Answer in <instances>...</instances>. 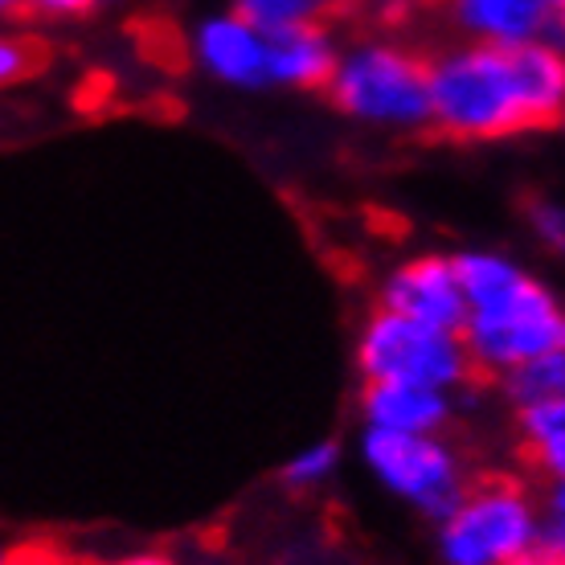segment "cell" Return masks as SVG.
I'll return each mask as SVG.
<instances>
[{"instance_id":"cell-5","label":"cell","mask_w":565,"mask_h":565,"mask_svg":"<svg viewBox=\"0 0 565 565\" xmlns=\"http://www.w3.org/2000/svg\"><path fill=\"white\" fill-rule=\"evenodd\" d=\"M356 369L365 382H411L430 390H463L471 382V353L459 332L377 308L356 337Z\"/></svg>"},{"instance_id":"cell-18","label":"cell","mask_w":565,"mask_h":565,"mask_svg":"<svg viewBox=\"0 0 565 565\" xmlns=\"http://www.w3.org/2000/svg\"><path fill=\"white\" fill-rule=\"evenodd\" d=\"M103 0H17V13L42 17V21H71L95 13Z\"/></svg>"},{"instance_id":"cell-21","label":"cell","mask_w":565,"mask_h":565,"mask_svg":"<svg viewBox=\"0 0 565 565\" xmlns=\"http://www.w3.org/2000/svg\"><path fill=\"white\" fill-rule=\"evenodd\" d=\"M414 0H369V9L373 17H382V21H402V17L411 13Z\"/></svg>"},{"instance_id":"cell-3","label":"cell","mask_w":565,"mask_h":565,"mask_svg":"<svg viewBox=\"0 0 565 565\" xmlns=\"http://www.w3.org/2000/svg\"><path fill=\"white\" fill-rule=\"evenodd\" d=\"M328 95L365 128L418 131L430 124V62L390 38H369L340 50Z\"/></svg>"},{"instance_id":"cell-27","label":"cell","mask_w":565,"mask_h":565,"mask_svg":"<svg viewBox=\"0 0 565 565\" xmlns=\"http://www.w3.org/2000/svg\"><path fill=\"white\" fill-rule=\"evenodd\" d=\"M562 119H565V107H562Z\"/></svg>"},{"instance_id":"cell-25","label":"cell","mask_w":565,"mask_h":565,"mask_svg":"<svg viewBox=\"0 0 565 565\" xmlns=\"http://www.w3.org/2000/svg\"><path fill=\"white\" fill-rule=\"evenodd\" d=\"M4 13H17V0H0V17Z\"/></svg>"},{"instance_id":"cell-15","label":"cell","mask_w":565,"mask_h":565,"mask_svg":"<svg viewBox=\"0 0 565 565\" xmlns=\"http://www.w3.org/2000/svg\"><path fill=\"white\" fill-rule=\"evenodd\" d=\"M337 471H340V443L337 438H320V443L299 447V451L282 463V483L296 488V492H316V488H324Z\"/></svg>"},{"instance_id":"cell-20","label":"cell","mask_w":565,"mask_h":565,"mask_svg":"<svg viewBox=\"0 0 565 565\" xmlns=\"http://www.w3.org/2000/svg\"><path fill=\"white\" fill-rule=\"evenodd\" d=\"M512 565H565V553L553 550L550 541H537V545H529Z\"/></svg>"},{"instance_id":"cell-16","label":"cell","mask_w":565,"mask_h":565,"mask_svg":"<svg viewBox=\"0 0 565 565\" xmlns=\"http://www.w3.org/2000/svg\"><path fill=\"white\" fill-rule=\"evenodd\" d=\"M42 42L29 38V33H17V29H0V90L25 83L29 74L42 66Z\"/></svg>"},{"instance_id":"cell-23","label":"cell","mask_w":565,"mask_h":565,"mask_svg":"<svg viewBox=\"0 0 565 565\" xmlns=\"http://www.w3.org/2000/svg\"><path fill=\"white\" fill-rule=\"evenodd\" d=\"M17 565H66V562H57V557H45V553H17Z\"/></svg>"},{"instance_id":"cell-17","label":"cell","mask_w":565,"mask_h":565,"mask_svg":"<svg viewBox=\"0 0 565 565\" xmlns=\"http://www.w3.org/2000/svg\"><path fill=\"white\" fill-rule=\"evenodd\" d=\"M529 226H533V234H537L550 250H557V255L565 258V205H557V201H537V205L529 210Z\"/></svg>"},{"instance_id":"cell-10","label":"cell","mask_w":565,"mask_h":565,"mask_svg":"<svg viewBox=\"0 0 565 565\" xmlns=\"http://www.w3.org/2000/svg\"><path fill=\"white\" fill-rule=\"evenodd\" d=\"M365 426L397 435H443L455 414V394L411 382H369L361 397Z\"/></svg>"},{"instance_id":"cell-2","label":"cell","mask_w":565,"mask_h":565,"mask_svg":"<svg viewBox=\"0 0 565 565\" xmlns=\"http://www.w3.org/2000/svg\"><path fill=\"white\" fill-rule=\"evenodd\" d=\"M463 282L467 320L459 328L471 365L504 377L533 356L565 349V303L516 258L500 250L455 255Z\"/></svg>"},{"instance_id":"cell-19","label":"cell","mask_w":565,"mask_h":565,"mask_svg":"<svg viewBox=\"0 0 565 565\" xmlns=\"http://www.w3.org/2000/svg\"><path fill=\"white\" fill-rule=\"evenodd\" d=\"M541 541L565 553V480L553 483L545 504H541Z\"/></svg>"},{"instance_id":"cell-4","label":"cell","mask_w":565,"mask_h":565,"mask_svg":"<svg viewBox=\"0 0 565 565\" xmlns=\"http://www.w3.org/2000/svg\"><path fill=\"white\" fill-rule=\"evenodd\" d=\"M541 541L537 500L512 480L467 488L447 516H438L443 565H512Z\"/></svg>"},{"instance_id":"cell-8","label":"cell","mask_w":565,"mask_h":565,"mask_svg":"<svg viewBox=\"0 0 565 565\" xmlns=\"http://www.w3.org/2000/svg\"><path fill=\"white\" fill-rule=\"evenodd\" d=\"M189 50L201 74L213 83L234 86V90L267 86V33L234 9L205 17L189 38Z\"/></svg>"},{"instance_id":"cell-11","label":"cell","mask_w":565,"mask_h":565,"mask_svg":"<svg viewBox=\"0 0 565 565\" xmlns=\"http://www.w3.org/2000/svg\"><path fill=\"white\" fill-rule=\"evenodd\" d=\"M337 57L340 50L324 21L267 33V86H291V90L328 86Z\"/></svg>"},{"instance_id":"cell-13","label":"cell","mask_w":565,"mask_h":565,"mask_svg":"<svg viewBox=\"0 0 565 565\" xmlns=\"http://www.w3.org/2000/svg\"><path fill=\"white\" fill-rule=\"evenodd\" d=\"M500 385H504V394H509L516 411L541 406V402H565V349L533 356V361L509 369L500 377Z\"/></svg>"},{"instance_id":"cell-22","label":"cell","mask_w":565,"mask_h":565,"mask_svg":"<svg viewBox=\"0 0 565 565\" xmlns=\"http://www.w3.org/2000/svg\"><path fill=\"white\" fill-rule=\"evenodd\" d=\"M103 565H172L169 557H160V553H128V557H111V562Z\"/></svg>"},{"instance_id":"cell-26","label":"cell","mask_w":565,"mask_h":565,"mask_svg":"<svg viewBox=\"0 0 565 565\" xmlns=\"http://www.w3.org/2000/svg\"><path fill=\"white\" fill-rule=\"evenodd\" d=\"M553 4V13H565V0H550Z\"/></svg>"},{"instance_id":"cell-6","label":"cell","mask_w":565,"mask_h":565,"mask_svg":"<svg viewBox=\"0 0 565 565\" xmlns=\"http://www.w3.org/2000/svg\"><path fill=\"white\" fill-rule=\"evenodd\" d=\"M361 459L385 492L435 521L447 516L455 500L467 492L463 463L443 435H397V430L365 426Z\"/></svg>"},{"instance_id":"cell-1","label":"cell","mask_w":565,"mask_h":565,"mask_svg":"<svg viewBox=\"0 0 565 565\" xmlns=\"http://www.w3.org/2000/svg\"><path fill=\"white\" fill-rule=\"evenodd\" d=\"M565 107V54L550 42L516 50L467 42L430 62V124L455 140H504L545 128Z\"/></svg>"},{"instance_id":"cell-24","label":"cell","mask_w":565,"mask_h":565,"mask_svg":"<svg viewBox=\"0 0 565 565\" xmlns=\"http://www.w3.org/2000/svg\"><path fill=\"white\" fill-rule=\"evenodd\" d=\"M0 565H17V553H13V550H4V545H0Z\"/></svg>"},{"instance_id":"cell-14","label":"cell","mask_w":565,"mask_h":565,"mask_svg":"<svg viewBox=\"0 0 565 565\" xmlns=\"http://www.w3.org/2000/svg\"><path fill=\"white\" fill-rule=\"evenodd\" d=\"M337 4L340 0H234V13H242L263 33H279L291 25H316Z\"/></svg>"},{"instance_id":"cell-7","label":"cell","mask_w":565,"mask_h":565,"mask_svg":"<svg viewBox=\"0 0 565 565\" xmlns=\"http://www.w3.org/2000/svg\"><path fill=\"white\" fill-rule=\"evenodd\" d=\"M377 303L385 311L423 320L430 328H447V332H459L467 320L463 282H459L455 258L447 255H418L397 263L382 279Z\"/></svg>"},{"instance_id":"cell-9","label":"cell","mask_w":565,"mask_h":565,"mask_svg":"<svg viewBox=\"0 0 565 565\" xmlns=\"http://www.w3.org/2000/svg\"><path fill=\"white\" fill-rule=\"evenodd\" d=\"M447 13L467 42L516 50L545 38L553 4L550 0H447Z\"/></svg>"},{"instance_id":"cell-12","label":"cell","mask_w":565,"mask_h":565,"mask_svg":"<svg viewBox=\"0 0 565 565\" xmlns=\"http://www.w3.org/2000/svg\"><path fill=\"white\" fill-rule=\"evenodd\" d=\"M521 438L537 471L550 476V483L565 480V402H541L521 411Z\"/></svg>"}]
</instances>
